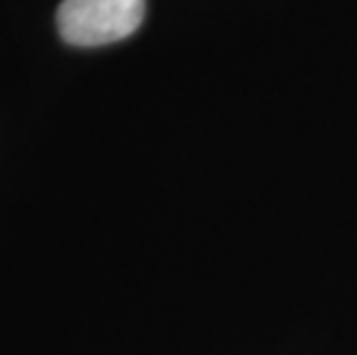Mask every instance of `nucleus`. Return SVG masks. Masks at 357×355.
I'll return each mask as SVG.
<instances>
[{"instance_id":"obj_1","label":"nucleus","mask_w":357,"mask_h":355,"mask_svg":"<svg viewBox=\"0 0 357 355\" xmlns=\"http://www.w3.org/2000/svg\"><path fill=\"white\" fill-rule=\"evenodd\" d=\"M146 17V0H63L58 30L74 47H102L134 33Z\"/></svg>"}]
</instances>
